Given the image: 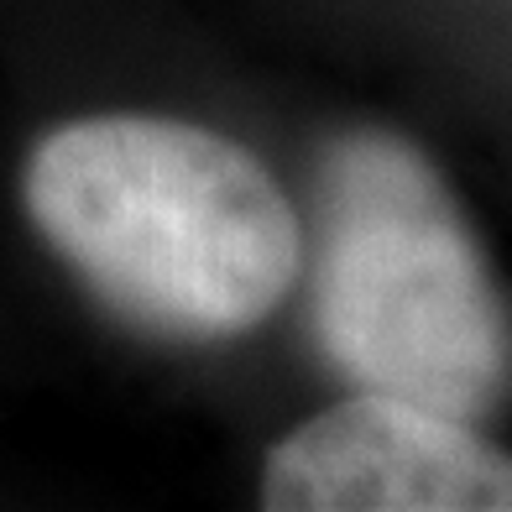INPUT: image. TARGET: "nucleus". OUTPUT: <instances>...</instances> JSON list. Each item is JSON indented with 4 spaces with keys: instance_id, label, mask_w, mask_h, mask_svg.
<instances>
[{
    "instance_id": "1",
    "label": "nucleus",
    "mask_w": 512,
    "mask_h": 512,
    "mask_svg": "<svg viewBox=\"0 0 512 512\" xmlns=\"http://www.w3.org/2000/svg\"><path fill=\"white\" fill-rule=\"evenodd\" d=\"M27 215L110 309L183 340L241 335L298 277V215L225 136L95 115L27 162Z\"/></svg>"
},
{
    "instance_id": "2",
    "label": "nucleus",
    "mask_w": 512,
    "mask_h": 512,
    "mask_svg": "<svg viewBox=\"0 0 512 512\" xmlns=\"http://www.w3.org/2000/svg\"><path fill=\"white\" fill-rule=\"evenodd\" d=\"M314 330L361 392L486 418L512 392V314L424 152L356 131L319 173Z\"/></svg>"
},
{
    "instance_id": "3",
    "label": "nucleus",
    "mask_w": 512,
    "mask_h": 512,
    "mask_svg": "<svg viewBox=\"0 0 512 512\" xmlns=\"http://www.w3.org/2000/svg\"><path fill=\"white\" fill-rule=\"evenodd\" d=\"M262 502L277 512H512V455L471 418L361 392L272 450Z\"/></svg>"
}]
</instances>
